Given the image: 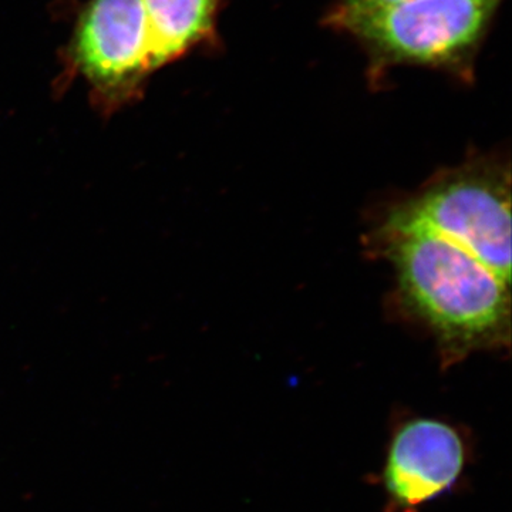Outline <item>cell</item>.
Instances as JSON below:
<instances>
[{
    "label": "cell",
    "mask_w": 512,
    "mask_h": 512,
    "mask_svg": "<svg viewBox=\"0 0 512 512\" xmlns=\"http://www.w3.org/2000/svg\"><path fill=\"white\" fill-rule=\"evenodd\" d=\"M366 251L393 266V303L427 330L444 369L478 352L510 349L511 282L467 249L420 225L383 220Z\"/></svg>",
    "instance_id": "obj_1"
},
{
    "label": "cell",
    "mask_w": 512,
    "mask_h": 512,
    "mask_svg": "<svg viewBox=\"0 0 512 512\" xmlns=\"http://www.w3.org/2000/svg\"><path fill=\"white\" fill-rule=\"evenodd\" d=\"M503 0H406L392 5L339 2L326 23L357 40L373 76L397 64L446 70L473 80L474 59Z\"/></svg>",
    "instance_id": "obj_2"
},
{
    "label": "cell",
    "mask_w": 512,
    "mask_h": 512,
    "mask_svg": "<svg viewBox=\"0 0 512 512\" xmlns=\"http://www.w3.org/2000/svg\"><path fill=\"white\" fill-rule=\"evenodd\" d=\"M383 220L430 229L511 282V167L501 154H480L434 174Z\"/></svg>",
    "instance_id": "obj_3"
},
{
    "label": "cell",
    "mask_w": 512,
    "mask_h": 512,
    "mask_svg": "<svg viewBox=\"0 0 512 512\" xmlns=\"http://www.w3.org/2000/svg\"><path fill=\"white\" fill-rule=\"evenodd\" d=\"M66 69L104 116L136 103L151 76L140 0H90L67 47Z\"/></svg>",
    "instance_id": "obj_4"
},
{
    "label": "cell",
    "mask_w": 512,
    "mask_h": 512,
    "mask_svg": "<svg viewBox=\"0 0 512 512\" xmlns=\"http://www.w3.org/2000/svg\"><path fill=\"white\" fill-rule=\"evenodd\" d=\"M466 443L450 424L414 419L394 433L383 481L390 501L414 512L453 487L466 467Z\"/></svg>",
    "instance_id": "obj_5"
},
{
    "label": "cell",
    "mask_w": 512,
    "mask_h": 512,
    "mask_svg": "<svg viewBox=\"0 0 512 512\" xmlns=\"http://www.w3.org/2000/svg\"><path fill=\"white\" fill-rule=\"evenodd\" d=\"M151 72L217 43L225 0H140Z\"/></svg>",
    "instance_id": "obj_6"
},
{
    "label": "cell",
    "mask_w": 512,
    "mask_h": 512,
    "mask_svg": "<svg viewBox=\"0 0 512 512\" xmlns=\"http://www.w3.org/2000/svg\"><path fill=\"white\" fill-rule=\"evenodd\" d=\"M339 2L353 3V5H392V3L406 2V0H339Z\"/></svg>",
    "instance_id": "obj_7"
}]
</instances>
